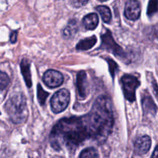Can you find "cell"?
<instances>
[{
    "mask_svg": "<svg viewBox=\"0 0 158 158\" xmlns=\"http://www.w3.org/2000/svg\"><path fill=\"white\" fill-rule=\"evenodd\" d=\"M158 12V0H150L148 6V15L151 17Z\"/></svg>",
    "mask_w": 158,
    "mask_h": 158,
    "instance_id": "cell-18",
    "label": "cell"
},
{
    "mask_svg": "<svg viewBox=\"0 0 158 158\" xmlns=\"http://www.w3.org/2000/svg\"><path fill=\"white\" fill-rule=\"evenodd\" d=\"M97 11L99 12V13L100 14L102 17V19L104 23H110L111 21V18H112V15H111L110 9L106 6H97L96 8Z\"/></svg>",
    "mask_w": 158,
    "mask_h": 158,
    "instance_id": "cell-14",
    "label": "cell"
},
{
    "mask_svg": "<svg viewBox=\"0 0 158 158\" xmlns=\"http://www.w3.org/2000/svg\"><path fill=\"white\" fill-rule=\"evenodd\" d=\"M70 101L69 91L66 89H62L57 91L51 99V108L55 114L63 112L66 109Z\"/></svg>",
    "mask_w": 158,
    "mask_h": 158,
    "instance_id": "cell-5",
    "label": "cell"
},
{
    "mask_svg": "<svg viewBox=\"0 0 158 158\" xmlns=\"http://www.w3.org/2000/svg\"><path fill=\"white\" fill-rule=\"evenodd\" d=\"M101 46L100 49H106L109 52H112L115 56L120 58L121 60L126 59L127 54L123 49L117 44L112 36V33L109 29H106L101 35Z\"/></svg>",
    "mask_w": 158,
    "mask_h": 158,
    "instance_id": "cell-3",
    "label": "cell"
},
{
    "mask_svg": "<svg viewBox=\"0 0 158 158\" xmlns=\"http://www.w3.org/2000/svg\"><path fill=\"white\" fill-rule=\"evenodd\" d=\"M77 86L78 90V95L80 98H86L87 96V80H86V73L84 71H80L78 73L77 77Z\"/></svg>",
    "mask_w": 158,
    "mask_h": 158,
    "instance_id": "cell-9",
    "label": "cell"
},
{
    "mask_svg": "<svg viewBox=\"0 0 158 158\" xmlns=\"http://www.w3.org/2000/svg\"><path fill=\"white\" fill-rule=\"evenodd\" d=\"M141 12L140 4L137 0H129L126 3L124 9V15L128 19H138Z\"/></svg>",
    "mask_w": 158,
    "mask_h": 158,
    "instance_id": "cell-7",
    "label": "cell"
},
{
    "mask_svg": "<svg viewBox=\"0 0 158 158\" xmlns=\"http://www.w3.org/2000/svg\"><path fill=\"white\" fill-rule=\"evenodd\" d=\"M100 1H101V2H105V1H107V0H100Z\"/></svg>",
    "mask_w": 158,
    "mask_h": 158,
    "instance_id": "cell-25",
    "label": "cell"
},
{
    "mask_svg": "<svg viewBox=\"0 0 158 158\" xmlns=\"http://www.w3.org/2000/svg\"><path fill=\"white\" fill-rule=\"evenodd\" d=\"M21 71L24 80L26 82L28 87L32 86V80H31V73H30V64L26 59H23L21 62Z\"/></svg>",
    "mask_w": 158,
    "mask_h": 158,
    "instance_id": "cell-12",
    "label": "cell"
},
{
    "mask_svg": "<svg viewBox=\"0 0 158 158\" xmlns=\"http://www.w3.org/2000/svg\"><path fill=\"white\" fill-rule=\"evenodd\" d=\"M49 94V93L46 92V91L43 89L41 85L38 84V86H37V97H38V101L39 103H40V105L45 104Z\"/></svg>",
    "mask_w": 158,
    "mask_h": 158,
    "instance_id": "cell-17",
    "label": "cell"
},
{
    "mask_svg": "<svg viewBox=\"0 0 158 158\" xmlns=\"http://www.w3.org/2000/svg\"><path fill=\"white\" fill-rule=\"evenodd\" d=\"M97 42V39L96 35H93V36L89 37V38L80 40L77 44L76 47L78 50H87V49H91L93 46H94Z\"/></svg>",
    "mask_w": 158,
    "mask_h": 158,
    "instance_id": "cell-13",
    "label": "cell"
},
{
    "mask_svg": "<svg viewBox=\"0 0 158 158\" xmlns=\"http://www.w3.org/2000/svg\"><path fill=\"white\" fill-rule=\"evenodd\" d=\"M6 112L14 123L26 122L29 115L26 97L22 93L12 94L5 105Z\"/></svg>",
    "mask_w": 158,
    "mask_h": 158,
    "instance_id": "cell-2",
    "label": "cell"
},
{
    "mask_svg": "<svg viewBox=\"0 0 158 158\" xmlns=\"http://www.w3.org/2000/svg\"><path fill=\"white\" fill-rule=\"evenodd\" d=\"M106 60H107L108 65H109L110 73L111 76L114 77V74H115V72L118 69V65H117L114 60H111V59H106Z\"/></svg>",
    "mask_w": 158,
    "mask_h": 158,
    "instance_id": "cell-20",
    "label": "cell"
},
{
    "mask_svg": "<svg viewBox=\"0 0 158 158\" xmlns=\"http://www.w3.org/2000/svg\"><path fill=\"white\" fill-rule=\"evenodd\" d=\"M124 97L128 101L134 102L136 100V89L140 85V81L137 77L130 74H125L120 79Z\"/></svg>",
    "mask_w": 158,
    "mask_h": 158,
    "instance_id": "cell-4",
    "label": "cell"
},
{
    "mask_svg": "<svg viewBox=\"0 0 158 158\" xmlns=\"http://www.w3.org/2000/svg\"><path fill=\"white\" fill-rule=\"evenodd\" d=\"M43 80L49 87H58L63 83V76L59 71L49 69L44 73Z\"/></svg>",
    "mask_w": 158,
    "mask_h": 158,
    "instance_id": "cell-6",
    "label": "cell"
},
{
    "mask_svg": "<svg viewBox=\"0 0 158 158\" xmlns=\"http://www.w3.org/2000/svg\"><path fill=\"white\" fill-rule=\"evenodd\" d=\"M80 158H99V154L95 148H88L82 151Z\"/></svg>",
    "mask_w": 158,
    "mask_h": 158,
    "instance_id": "cell-16",
    "label": "cell"
},
{
    "mask_svg": "<svg viewBox=\"0 0 158 158\" xmlns=\"http://www.w3.org/2000/svg\"><path fill=\"white\" fill-rule=\"evenodd\" d=\"M17 33H18V31H12V33L10 35V41L12 43H15L17 41Z\"/></svg>",
    "mask_w": 158,
    "mask_h": 158,
    "instance_id": "cell-23",
    "label": "cell"
},
{
    "mask_svg": "<svg viewBox=\"0 0 158 158\" xmlns=\"http://www.w3.org/2000/svg\"><path fill=\"white\" fill-rule=\"evenodd\" d=\"M141 97L142 107H143L144 114L155 115L157 108V106L154 104V101H153L152 98H151V97L150 96V94H148L147 92H144V94H143Z\"/></svg>",
    "mask_w": 158,
    "mask_h": 158,
    "instance_id": "cell-10",
    "label": "cell"
},
{
    "mask_svg": "<svg viewBox=\"0 0 158 158\" xmlns=\"http://www.w3.org/2000/svg\"><path fill=\"white\" fill-rule=\"evenodd\" d=\"M151 147V139L149 136H143L136 140L134 143L135 152L139 155H143L149 151Z\"/></svg>",
    "mask_w": 158,
    "mask_h": 158,
    "instance_id": "cell-8",
    "label": "cell"
},
{
    "mask_svg": "<svg viewBox=\"0 0 158 158\" xmlns=\"http://www.w3.org/2000/svg\"><path fill=\"white\" fill-rule=\"evenodd\" d=\"M99 23L98 15L96 13H89L86 15L83 19V25L88 30H94L97 28Z\"/></svg>",
    "mask_w": 158,
    "mask_h": 158,
    "instance_id": "cell-11",
    "label": "cell"
},
{
    "mask_svg": "<svg viewBox=\"0 0 158 158\" xmlns=\"http://www.w3.org/2000/svg\"><path fill=\"white\" fill-rule=\"evenodd\" d=\"M89 2V0H70V2L74 7L80 8L85 6Z\"/></svg>",
    "mask_w": 158,
    "mask_h": 158,
    "instance_id": "cell-21",
    "label": "cell"
},
{
    "mask_svg": "<svg viewBox=\"0 0 158 158\" xmlns=\"http://www.w3.org/2000/svg\"><path fill=\"white\" fill-rule=\"evenodd\" d=\"M151 86H152L154 95H155V97H157L158 100V85L154 78H152V80H151Z\"/></svg>",
    "mask_w": 158,
    "mask_h": 158,
    "instance_id": "cell-22",
    "label": "cell"
},
{
    "mask_svg": "<svg viewBox=\"0 0 158 158\" xmlns=\"http://www.w3.org/2000/svg\"><path fill=\"white\" fill-rule=\"evenodd\" d=\"M77 29H78L77 22L75 19L71 20L69 22L67 26L63 30V36L66 37V38H69L77 32Z\"/></svg>",
    "mask_w": 158,
    "mask_h": 158,
    "instance_id": "cell-15",
    "label": "cell"
},
{
    "mask_svg": "<svg viewBox=\"0 0 158 158\" xmlns=\"http://www.w3.org/2000/svg\"><path fill=\"white\" fill-rule=\"evenodd\" d=\"M151 158H158V145L156 147L155 150H154V152H153Z\"/></svg>",
    "mask_w": 158,
    "mask_h": 158,
    "instance_id": "cell-24",
    "label": "cell"
},
{
    "mask_svg": "<svg viewBox=\"0 0 158 158\" xmlns=\"http://www.w3.org/2000/svg\"><path fill=\"white\" fill-rule=\"evenodd\" d=\"M9 78L8 77V75L6 73H5L4 72H2L1 75H0V86H1L2 92L6 89V86L9 85Z\"/></svg>",
    "mask_w": 158,
    "mask_h": 158,
    "instance_id": "cell-19",
    "label": "cell"
},
{
    "mask_svg": "<svg viewBox=\"0 0 158 158\" xmlns=\"http://www.w3.org/2000/svg\"><path fill=\"white\" fill-rule=\"evenodd\" d=\"M114 124L112 102L109 97L102 96L96 100L86 115L60 120L51 131L50 144L56 151H60L63 146L75 150L88 139L102 144L112 132Z\"/></svg>",
    "mask_w": 158,
    "mask_h": 158,
    "instance_id": "cell-1",
    "label": "cell"
}]
</instances>
